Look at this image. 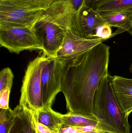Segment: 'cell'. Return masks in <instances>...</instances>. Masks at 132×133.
<instances>
[{
    "label": "cell",
    "instance_id": "obj_16",
    "mask_svg": "<svg viewBox=\"0 0 132 133\" xmlns=\"http://www.w3.org/2000/svg\"><path fill=\"white\" fill-rule=\"evenodd\" d=\"M132 9V0H103L93 9L100 12Z\"/></svg>",
    "mask_w": 132,
    "mask_h": 133
},
{
    "label": "cell",
    "instance_id": "obj_2",
    "mask_svg": "<svg viewBox=\"0 0 132 133\" xmlns=\"http://www.w3.org/2000/svg\"><path fill=\"white\" fill-rule=\"evenodd\" d=\"M94 115L97 126L106 133H130L128 118L122 111L115 95L111 75L101 80L95 95Z\"/></svg>",
    "mask_w": 132,
    "mask_h": 133
},
{
    "label": "cell",
    "instance_id": "obj_19",
    "mask_svg": "<svg viewBox=\"0 0 132 133\" xmlns=\"http://www.w3.org/2000/svg\"><path fill=\"white\" fill-rule=\"evenodd\" d=\"M12 109H1L0 112V133H6L10 123Z\"/></svg>",
    "mask_w": 132,
    "mask_h": 133
},
{
    "label": "cell",
    "instance_id": "obj_24",
    "mask_svg": "<svg viewBox=\"0 0 132 133\" xmlns=\"http://www.w3.org/2000/svg\"><path fill=\"white\" fill-rule=\"evenodd\" d=\"M36 127L38 133H53L49 127L37 122H36Z\"/></svg>",
    "mask_w": 132,
    "mask_h": 133
},
{
    "label": "cell",
    "instance_id": "obj_4",
    "mask_svg": "<svg viewBox=\"0 0 132 133\" xmlns=\"http://www.w3.org/2000/svg\"><path fill=\"white\" fill-rule=\"evenodd\" d=\"M84 5L85 0H57L44 11L41 19L54 23L63 31H71L83 37L80 15Z\"/></svg>",
    "mask_w": 132,
    "mask_h": 133
},
{
    "label": "cell",
    "instance_id": "obj_22",
    "mask_svg": "<svg viewBox=\"0 0 132 133\" xmlns=\"http://www.w3.org/2000/svg\"><path fill=\"white\" fill-rule=\"evenodd\" d=\"M74 127L84 133H105L101 130L97 125H88L81 127Z\"/></svg>",
    "mask_w": 132,
    "mask_h": 133
},
{
    "label": "cell",
    "instance_id": "obj_8",
    "mask_svg": "<svg viewBox=\"0 0 132 133\" xmlns=\"http://www.w3.org/2000/svg\"><path fill=\"white\" fill-rule=\"evenodd\" d=\"M44 11H33L0 0V25L33 28Z\"/></svg>",
    "mask_w": 132,
    "mask_h": 133
},
{
    "label": "cell",
    "instance_id": "obj_26",
    "mask_svg": "<svg viewBox=\"0 0 132 133\" xmlns=\"http://www.w3.org/2000/svg\"><path fill=\"white\" fill-rule=\"evenodd\" d=\"M129 69L130 72L132 73V62L131 64V65H130V67H129Z\"/></svg>",
    "mask_w": 132,
    "mask_h": 133
},
{
    "label": "cell",
    "instance_id": "obj_3",
    "mask_svg": "<svg viewBox=\"0 0 132 133\" xmlns=\"http://www.w3.org/2000/svg\"><path fill=\"white\" fill-rule=\"evenodd\" d=\"M47 59L43 54L31 61L27 65L22 80L19 104L34 114L42 108V73Z\"/></svg>",
    "mask_w": 132,
    "mask_h": 133
},
{
    "label": "cell",
    "instance_id": "obj_6",
    "mask_svg": "<svg viewBox=\"0 0 132 133\" xmlns=\"http://www.w3.org/2000/svg\"><path fill=\"white\" fill-rule=\"evenodd\" d=\"M67 62L57 58H48L42 75V108L51 106L58 93L61 91L64 70Z\"/></svg>",
    "mask_w": 132,
    "mask_h": 133
},
{
    "label": "cell",
    "instance_id": "obj_23",
    "mask_svg": "<svg viewBox=\"0 0 132 133\" xmlns=\"http://www.w3.org/2000/svg\"><path fill=\"white\" fill-rule=\"evenodd\" d=\"M58 133H84L72 127H62Z\"/></svg>",
    "mask_w": 132,
    "mask_h": 133
},
{
    "label": "cell",
    "instance_id": "obj_10",
    "mask_svg": "<svg viewBox=\"0 0 132 133\" xmlns=\"http://www.w3.org/2000/svg\"><path fill=\"white\" fill-rule=\"evenodd\" d=\"M6 133H37L34 113L20 104L12 110L10 123Z\"/></svg>",
    "mask_w": 132,
    "mask_h": 133
},
{
    "label": "cell",
    "instance_id": "obj_11",
    "mask_svg": "<svg viewBox=\"0 0 132 133\" xmlns=\"http://www.w3.org/2000/svg\"><path fill=\"white\" fill-rule=\"evenodd\" d=\"M115 95L121 108L128 117L132 112V79L111 76Z\"/></svg>",
    "mask_w": 132,
    "mask_h": 133
},
{
    "label": "cell",
    "instance_id": "obj_14",
    "mask_svg": "<svg viewBox=\"0 0 132 133\" xmlns=\"http://www.w3.org/2000/svg\"><path fill=\"white\" fill-rule=\"evenodd\" d=\"M34 114L36 122L46 126L53 133H58L63 125L61 114L54 111L51 106L43 107Z\"/></svg>",
    "mask_w": 132,
    "mask_h": 133
},
{
    "label": "cell",
    "instance_id": "obj_25",
    "mask_svg": "<svg viewBox=\"0 0 132 133\" xmlns=\"http://www.w3.org/2000/svg\"><path fill=\"white\" fill-rule=\"evenodd\" d=\"M103 0H85V5L90 8H94L95 7Z\"/></svg>",
    "mask_w": 132,
    "mask_h": 133
},
{
    "label": "cell",
    "instance_id": "obj_12",
    "mask_svg": "<svg viewBox=\"0 0 132 133\" xmlns=\"http://www.w3.org/2000/svg\"><path fill=\"white\" fill-rule=\"evenodd\" d=\"M110 26L118 29L112 37L127 32L132 36V9L114 10L99 12Z\"/></svg>",
    "mask_w": 132,
    "mask_h": 133
},
{
    "label": "cell",
    "instance_id": "obj_7",
    "mask_svg": "<svg viewBox=\"0 0 132 133\" xmlns=\"http://www.w3.org/2000/svg\"><path fill=\"white\" fill-rule=\"evenodd\" d=\"M63 31V43L56 58L65 61L69 64L81 61L93 48L106 40L98 38L85 39L74 32Z\"/></svg>",
    "mask_w": 132,
    "mask_h": 133
},
{
    "label": "cell",
    "instance_id": "obj_17",
    "mask_svg": "<svg viewBox=\"0 0 132 133\" xmlns=\"http://www.w3.org/2000/svg\"><path fill=\"white\" fill-rule=\"evenodd\" d=\"M11 3L33 11H45L57 0H6Z\"/></svg>",
    "mask_w": 132,
    "mask_h": 133
},
{
    "label": "cell",
    "instance_id": "obj_5",
    "mask_svg": "<svg viewBox=\"0 0 132 133\" xmlns=\"http://www.w3.org/2000/svg\"><path fill=\"white\" fill-rule=\"evenodd\" d=\"M0 44L10 52L43 49L33 28L0 25Z\"/></svg>",
    "mask_w": 132,
    "mask_h": 133
},
{
    "label": "cell",
    "instance_id": "obj_29",
    "mask_svg": "<svg viewBox=\"0 0 132 133\" xmlns=\"http://www.w3.org/2000/svg\"></svg>",
    "mask_w": 132,
    "mask_h": 133
},
{
    "label": "cell",
    "instance_id": "obj_27",
    "mask_svg": "<svg viewBox=\"0 0 132 133\" xmlns=\"http://www.w3.org/2000/svg\"></svg>",
    "mask_w": 132,
    "mask_h": 133
},
{
    "label": "cell",
    "instance_id": "obj_9",
    "mask_svg": "<svg viewBox=\"0 0 132 133\" xmlns=\"http://www.w3.org/2000/svg\"><path fill=\"white\" fill-rule=\"evenodd\" d=\"M34 29L42 45L43 54L48 58H56L63 43V30L57 25L43 19L36 23Z\"/></svg>",
    "mask_w": 132,
    "mask_h": 133
},
{
    "label": "cell",
    "instance_id": "obj_28",
    "mask_svg": "<svg viewBox=\"0 0 132 133\" xmlns=\"http://www.w3.org/2000/svg\"><path fill=\"white\" fill-rule=\"evenodd\" d=\"M37 133H38V131H37Z\"/></svg>",
    "mask_w": 132,
    "mask_h": 133
},
{
    "label": "cell",
    "instance_id": "obj_1",
    "mask_svg": "<svg viewBox=\"0 0 132 133\" xmlns=\"http://www.w3.org/2000/svg\"><path fill=\"white\" fill-rule=\"evenodd\" d=\"M110 49L109 46L101 43L91 49L80 62L67 63L65 66L61 91L69 112L94 115L95 93L101 79L108 74Z\"/></svg>",
    "mask_w": 132,
    "mask_h": 133
},
{
    "label": "cell",
    "instance_id": "obj_15",
    "mask_svg": "<svg viewBox=\"0 0 132 133\" xmlns=\"http://www.w3.org/2000/svg\"><path fill=\"white\" fill-rule=\"evenodd\" d=\"M61 116L63 121V126L81 127L97 125V120L94 115H84L69 112L64 115L61 114Z\"/></svg>",
    "mask_w": 132,
    "mask_h": 133
},
{
    "label": "cell",
    "instance_id": "obj_18",
    "mask_svg": "<svg viewBox=\"0 0 132 133\" xmlns=\"http://www.w3.org/2000/svg\"><path fill=\"white\" fill-rule=\"evenodd\" d=\"M13 79L14 74L10 68L6 67L2 69L0 72V91L6 88L11 90Z\"/></svg>",
    "mask_w": 132,
    "mask_h": 133
},
{
    "label": "cell",
    "instance_id": "obj_21",
    "mask_svg": "<svg viewBox=\"0 0 132 133\" xmlns=\"http://www.w3.org/2000/svg\"><path fill=\"white\" fill-rule=\"evenodd\" d=\"M10 90L6 88L0 91V108L1 109H8L9 108V99Z\"/></svg>",
    "mask_w": 132,
    "mask_h": 133
},
{
    "label": "cell",
    "instance_id": "obj_13",
    "mask_svg": "<svg viewBox=\"0 0 132 133\" xmlns=\"http://www.w3.org/2000/svg\"><path fill=\"white\" fill-rule=\"evenodd\" d=\"M80 23L84 38L93 39L98 28L107 23L98 12L84 6L81 11Z\"/></svg>",
    "mask_w": 132,
    "mask_h": 133
},
{
    "label": "cell",
    "instance_id": "obj_20",
    "mask_svg": "<svg viewBox=\"0 0 132 133\" xmlns=\"http://www.w3.org/2000/svg\"><path fill=\"white\" fill-rule=\"evenodd\" d=\"M112 34L111 26L107 23H105L98 28L95 35V38L107 40L111 38Z\"/></svg>",
    "mask_w": 132,
    "mask_h": 133
}]
</instances>
